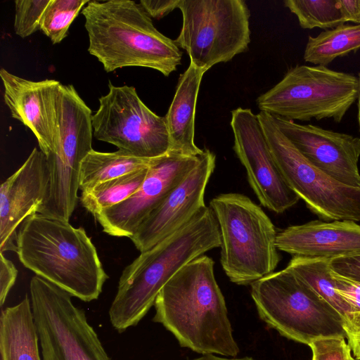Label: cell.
<instances>
[{
  "instance_id": "6da1fadb",
  "label": "cell",
  "mask_w": 360,
  "mask_h": 360,
  "mask_svg": "<svg viewBox=\"0 0 360 360\" xmlns=\"http://www.w3.org/2000/svg\"><path fill=\"white\" fill-rule=\"evenodd\" d=\"M214 265L203 255L180 269L158 295L153 321L172 333L181 347L235 357L239 347Z\"/></svg>"
},
{
  "instance_id": "7a4b0ae2",
  "label": "cell",
  "mask_w": 360,
  "mask_h": 360,
  "mask_svg": "<svg viewBox=\"0 0 360 360\" xmlns=\"http://www.w3.org/2000/svg\"><path fill=\"white\" fill-rule=\"evenodd\" d=\"M220 246L218 222L212 209L206 206L182 228L141 252L120 276L109 309L112 327L122 333L136 326L180 269Z\"/></svg>"
},
{
  "instance_id": "3957f363",
  "label": "cell",
  "mask_w": 360,
  "mask_h": 360,
  "mask_svg": "<svg viewBox=\"0 0 360 360\" xmlns=\"http://www.w3.org/2000/svg\"><path fill=\"white\" fill-rule=\"evenodd\" d=\"M16 253L28 269L84 302L97 300L108 278L82 227L36 212L18 231Z\"/></svg>"
},
{
  "instance_id": "277c9868",
  "label": "cell",
  "mask_w": 360,
  "mask_h": 360,
  "mask_svg": "<svg viewBox=\"0 0 360 360\" xmlns=\"http://www.w3.org/2000/svg\"><path fill=\"white\" fill-rule=\"evenodd\" d=\"M82 14L89 37L88 51L105 72L142 67L167 77L181 64L180 48L156 29L140 4L131 0L89 1Z\"/></svg>"
},
{
  "instance_id": "5b68a950",
  "label": "cell",
  "mask_w": 360,
  "mask_h": 360,
  "mask_svg": "<svg viewBox=\"0 0 360 360\" xmlns=\"http://www.w3.org/2000/svg\"><path fill=\"white\" fill-rule=\"evenodd\" d=\"M221 236L220 263L229 280L251 285L274 272L281 257L275 226L248 196L221 193L210 202Z\"/></svg>"
},
{
  "instance_id": "8992f818",
  "label": "cell",
  "mask_w": 360,
  "mask_h": 360,
  "mask_svg": "<svg viewBox=\"0 0 360 360\" xmlns=\"http://www.w3.org/2000/svg\"><path fill=\"white\" fill-rule=\"evenodd\" d=\"M259 317L283 336L309 345L324 338H346L342 315L289 269L250 285Z\"/></svg>"
},
{
  "instance_id": "52a82bcc",
  "label": "cell",
  "mask_w": 360,
  "mask_h": 360,
  "mask_svg": "<svg viewBox=\"0 0 360 360\" xmlns=\"http://www.w3.org/2000/svg\"><path fill=\"white\" fill-rule=\"evenodd\" d=\"M359 79L323 65H297L257 98L260 111L289 120L340 122L357 100Z\"/></svg>"
},
{
  "instance_id": "ba28073f",
  "label": "cell",
  "mask_w": 360,
  "mask_h": 360,
  "mask_svg": "<svg viewBox=\"0 0 360 360\" xmlns=\"http://www.w3.org/2000/svg\"><path fill=\"white\" fill-rule=\"evenodd\" d=\"M91 110L71 84L58 96V132L46 158L49 171L47 195L37 212L69 221L79 200V171L92 148Z\"/></svg>"
},
{
  "instance_id": "9c48e42d",
  "label": "cell",
  "mask_w": 360,
  "mask_h": 360,
  "mask_svg": "<svg viewBox=\"0 0 360 360\" xmlns=\"http://www.w3.org/2000/svg\"><path fill=\"white\" fill-rule=\"evenodd\" d=\"M182 26L174 40L205 72L245 51L250 12L243 0H181Z\"/></svg>"
},
{
  "instance_id": "30bf717a",
  "label": "cell",
  "mask_w": 360,
  "mask_h": 360,
  "mask_svg": "<svg viewBox=\"0 0 360 360\" xmlns=\"http://www.w3.org/2000/svg\"><path fill=\"white\" fill-rule=\"evenodd\" d=\"M30 295L42 360H110L70 293L35 275Z\"/></svg>"
},
{
  "instance_id": "8fae6325",
  "label": "cell",
  "mask_w": 360,
  "mask_h": 360,
  "mask_svg": "<svg viewBox=\"0 0 360 360\" xmlns=\"http://www.w3.org/2000/svg\"><path fill=\"white\" fill-rule=\"evenodd\" d=\"M257 117L283 177L307 207L326 221H360V188L342 184L313 165L271 115L260 111Z\"/></svg>"
},
{
  "instance_id": "7c38bea8",
  "label": "cell",
  "mask_w": 360,
  "mask_h": 360,
  "mask_svg": "<svg viewBox=\"0 0 360 360\" xmlns=\"http://www.w3.org/2000/svg\"><path fill=\"white\" fill-rule=\"evenodd\" d=\"M108 89L92 115L94 137L139 158H155L169 153L165 117L149 109L134 86H117L109 82Z\"/></svg>"
},
{
  "instance_id": "4fadbf2b",
  "label": "cell",
  "mask_w": 360,
  "mask_h": 360,
  "mask_svg": "<svg viewBox=\"0 0 360 360\" xmlns=\"http://www.w3.org/2000/svg\"><path fill=\"white\" fill-rule=\"evenodd\" d=\"M230 124L233 150L260 204L277 214L296 205L300 198L283 177L257 115L250 108L239 107L231 111Z\"/></svg>"
},
{
  "instance_id": "5bb4252c",
  "label": "cell",
  "mask_w": 360,
  "mask_h": 360,
  "mask_svg": "<svg viewBox=\"0 0 360 360\" xmlns=\"http://www.w3.org/2000/svg\"><path fill=\"white\" fill-rule=\"evenodd\" d=\"M199 156L169 152L158 157L134 193L94 217L103 231L112 236L130 238L147 217L195 167Z\"/></svg>"
},
{
  "instance_id": "9a60e30c",
  "label": "cell",
  "mask_w": 360,
  "mask_h": 360,
  "mask_svg": "<svg viewBox=\"0 0 360 360\" xmlns=\"http://www.w3.org/2000/svg\"><path fill=\"white\" fill-rule=\"evenodd\" d=\"M216 166V155L204 149L195 167L147 217L130 238L141 252L176 232L206 207L205 193Z\"/></svg>"
},
{
  "instance_id": "2e32d148",
  "label": "cell",
  "mask_w": 360,
  "mask_h": 360,
  "mask_svg": "<svg viewBox=\"0 0 360 360\" xmlns=\"http://www.w3.org/2000/svg\"><path fill=\"white\" fill-rule=\"evenodd\" d=\"M273 117L282 133L313 165L342 184L360 188V137Z\"/></svg>"
},
{
  "instance_id": "e0dca14e",
  "label": "cell",
  "mask_w": 360,
  "mask_h": 360,
  "mask_svg": "<svg viewBox=\"0 0 360 360\" xmlns=\"http://www.w3.org/2000/svg\"><path fill=\"white\" fill-rule=\"evenodd\" d=\"M49 171L45 155L34 148L0 187V252L17 251V228L37 212L47 195Z\"/></svg>"
},
{
  "instance_id": "ac0fdd59",
  "label": "cell",
  "mask_w": 360,
  "mask_h": 360,
  "mask_svg": "<svg viewBox=\"0 0 360 360\" xmlns=\"http://www.w3.org/2000/svg\"><path fill=\"white\" fill-rule=\"evenodd\" d=\"M4 102L13 118L27 127L46 155L53 148L58 121L60 82L46 79L31 81L0 70Z\"/></svg>"
},
{
  "instance_id": "d6986e66",
  "label": "cell",
  "mask_w": 360,
  "mask_h": 360,
  "mask_svg": "<svg viewBox=\"0 0 360 360\" xmlns=\"http://www.w3.org/2000/svg\"><path fill=\"white\" fill-rule=\"evenodd\" d=\"M279 251L292 256L333 259L360 255V225L349 220H314L277 233Z\"/></svg>"
},
{
  "instance_id": "ffe728a7",
  "label": "cell",
  "mask_w": 360,
  "mask_h": 360,
  "mask_svg": "<svg viewBox=\"0 0 360 360\" xmlns=\"http://www.w3.org/2000/svg\"><path fill=\"white\" fill-rule=\"evenodd\" d=\"M205 73V70L190 63L179 77L174 98L165 116L171 143L169 152L198 156L204 151L195 145L194 139L196 103Z\"/></svg>"
},
{
  "instance_id": "44dd1931",
  "label": "cell",
  "mask_w": 360,
  "mask_h": 360,
  "mask_svg": "<svg viewBox=\"0 0 360 360\" xmlns=\"http://www.w3.org/2000/svg\"><path fill=\"white\" fill-rule=\"evenodd\" d=\"M30 299L2 309L0 316L1 360H42Z\"/></svg>"
},
{
  "instance_id": "7402d4cb",
  "label": "cell",
  "mask_w": 360,
  "mask_h": 360,
  "mask_svg": "<svg viewBox=\"0 0 360 360\" xmlns=\"http://www.w3.org/2000/svg\"><path fill=\"white\" fill-rule=\"evenodd\" d=\"M158 158H139L120 150L104 153L93 149L81 163L79 189H89L99 183L148 168Z\"/></svg>"
},
{
  "instance_id": "603a6c76",
  "label": "cell",
  "mask_w": 360,
  "mask_h": 360,
  "mask_svg": "<svg viewBox=\"0 0 360 360\" xmlns=\"http://www.w3.org/2000/svg\"><path fill=\"white\" fill-rule=\"evenodd\" d=\"M360 49V24L341 25L309 36L304 51L305 62L327 66L338 58Z\"/></svg>"
},
{
  "instance_id": "cb8c5ba5",
  "label": "cell",
  "mask_w": 360,
  "mask_h": 360,
  "mask_svg": "<svg viewBox=\"0 0 360 360\" xmlns=\"http://www.w3.org/2000/svg\"><path fill=\"white\" fill-rule=\"evenodd\" d=\"M329 259L292 256L288 266L295 275L345 316L349 306L338 295Z\"/></svg>"
},
{
  "instance_id": "d4e9b609",
  "label": "cell",
  "mask_w": 360,
  "mask_h": 360,
  "mask_svg": "<svg viewBox=\"0 0 360 360\" xmlns=\"http://www.w3.org/2000/svg\"><path fill=\"white\" fill-rule=\"evenodd\" d=\"M148 168L99 183L82 191L79 198L82 206L95 217L101 211L124 201L141 186Z\"/></svg>"
},
{
  "instance_id": "484cf974",
  "label": "cell",
  "mask_w": 360,
  "mask_h": 360,
  "mask_svg": "<svg viewBox=\"0 0 360 360\" xmlns=\"http://www.w3.org/2000/svg\"><path fill=\"white\" fill-rule=\"evenodd\" d=\"M283 4L296 15L302 29L327 30L345 23L337 0H285Z\"/></svg>"
},
{
  "instance_id": "4316f807",
  "label": "cell",
  "mask_w": 360,
  "mask_h": 360,
  "mask_svg": "<svg viewBox=\"0 0 360 360\" xmlns=\"http://www.w3.org/2000/svg\"><path fill=\"white\" fill-rule=\"evenodd\" d=\"M87 0H51L44 12L40 30L53 44L62 41L68 30Z\"/></svg>"
},
{
  "instance_id": "83f0119b",
  "label": "cell",
  "mask_w": 360,
  "mask_h": 360,
  "mask_svg": "<svg viewBox=\"0 0 360 360\" xmlns=\"http://www.w3.org/2000/svg\"><path fill=\"white\" fill-rule=\"evenodd\" d=\"M51 0H15L14 31L25 38L40 30V22Z\"/></svg>"
},
{
  "instance_id": "f1b7e54d",
  "label": "cell",
  "mask_w": 360,
  "mask_h": 360,
  "mask_svg": "<svg viewBox=\"0 0 360 360\" xmlns=\"http://www.w3.org/2000/svg\"><path fill=\"white\" fill-rule=\"evenodd\" d=\"M309 346L312 351V360H354L345 338H320Z\"/></svg>"
},
{
  "instance_id": "f546056e",
  "label": "cell",
  "mask_w": 360,
  "mask_h": 360,
  "mask_svg": "<svg viewBox=\"0 0 360 360\" xmlns=\"http://www.w3.org/2000/svg\"><path fill=\"white\" fill-rule=\"evenodd\" d=\"M333 276L338 295L349 306L352 312H359L360 282L343 276L334 271Z\"/></svg>"
},
{
  "instance_id": "4dcf8cb0",
  "label": "cell",
  "mask_w": 360,
  "mask_h": 360,
  "mask_svg": "<svg viewBox=\"0 0 360 360\" xmlns=\"http://www.w3.org/2000/svg\"><path fill=\"white\" fill-rule=\"evenodd\" d=\"M347 343L356 360H360V311L342 317Z\"/></svg>"
},
{
  "instance_id": "1f68e13d",
  "label": "cell",
  "mask_w": 360,
  "mask_h": 360,
  "mask_svg": "<svg viewBox=\"0 0 360 360\" xmlns=\"http://www.w3.org/2000/svg\"><path fill=\"white\" fill-rule=\"evenodd\" d=\"M18 270L13 263L0 252V305L2 307L15 284Z\"/></svg>"
},
{
  "instance_id": "d6a6232c",
  "label": "cell",
  "mask_w": 360,
  "mask_h": 360,
  "mask_svg": "<svg viewBox=\"0 0 360 360\" xmlns=\"http://www.w3.org/2000/svg\"><path fill=\"white\" fill-rule=\"evenodd\" d=\"M330 264L336 273L360 282V255L333 259Z\"/></svg>"
},
{
  "instance_id": "836d02e7",
  "label": "cell",
  "mask_w": 360,
  "mask_h": 360,
  "mask_svg": "<svg viewBox=\"0 0 360 360\" xmlns=\"http://www.w3.org/2000/svg\"><path fill=\"white\" fill-rule=\"evenodd\" d=\"M181 0H141L139 4L150 18L160 19L176 8Z\"/></svg>"
},
{
  "instance_id": "e575fe53",
  "label": "cell",
  "mask_w": 360,
  "mask_h": 360,
  "mask_svg": "<svg viewBox=\"0 0 360 360\" xmlns=\"http://www.w3.org/2000/svg\"><path fill=\"white\" fill-rule=\"evenodd\" d=\"M337 6L345 22L360 24V0H337Z\"/></svg>"
},
{
  "instance_id": "d590c367",
  "label": "cell",
  "mask_w": 360,
  "mask_h": 360,
  "mask_svg": "<svg viewBox=\"0 0 360 360\" xmlns=\"http://www.w3.org/2000/svg\"><path fill=\"white\" fill-rule=\"evenodd\" d=\"M190 360H255L252 357L245 356L243 358H227V357H221L214 355L213 354H202L201 356L195 358Z\"/></svg>"
},
{
  "instance_id": "8d00e7d4",
  "label": "cell",
  "mask_w": 360,
  "mask_h": 360,
  "mask_svg": "<svg viewBox=\"0 0 360 360\" xmlns=\"http://www.w3.org/2000/svg\"><path fill=\"white\" fill-rule=\"evenodd\" d=\"M358 79H359V90H358V96H357V120L358 124L360 131V72L358 73Z\"/></svg>"
}]
</instances>
